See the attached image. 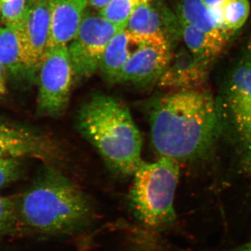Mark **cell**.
<instances>
[{
  "instance_id": "obj_1",
  "label": "cell",
  "mask_w": 251,
  "mask_h": 251,
  "mask_svg": "<svg viewBox=\"0 0 251 251\" xmlns=\"http://www.w3.org/2000/svg\"><path fill=\"white\" fill-rule=\"evenodd\" d=\"M149 120L156 152L179 162L205 153L215 141L220 126L215 100L202 89L158 96L150 104Z\"/></svg>"
},
{
  "instance_id": "obj_2",
  "label": "cell",
  "mask_w": 251,
  "mask_h": 251,
  "mask_svg": "<svg viewBox=\"0 0 251 251\" xmlns=\"http://www.w3.org/2000/svg\"><path fill=\"white\" fill-rule=\"evenodd\" d=\"M75 123L110 171L122 176L134 174L143 162V138L125 103L111 96L95 94L79 109Z\"/></svg>"
},
{
  "instance_id": "obj_3",
  "label": "cell",
  "mask_w": 251,
  "mask_h": 251,
  "mask_svg": "<svg viewBox=\"0 0 251 251\" xmlns=\"http://www.w3.org/2000/svg\"><path fill=\"white\" fill-rule=\"evenodd\" d=\"M15 202L18 228L39 233L72 228L87 217L91 209L85 193L52 167L39 174Z\"/></svg>"
},
{
  "instance_id": "obj_4",
  "label": "cell",
  "mask_w": 251,
  "mask_h": 251,
  "mask_svg": "<svg viewBox=\"0 0 251 251\" xmlns=\"http://www.w3.org/2000/svg\"><path fill=\"white\" fill-rule=\"evenodd\" d=\"M180 175L179 162L160 157L142 162L133 176L130 202L138 218L151 227L171 224L175 219L174 198Z\"/></svg>"
},
{
  "instance_id": "obj_5",
  "label": "cell",
  "mask_w": 251,
  "mask_h": 251,
  "mask_svg": "<svg viewBox=\"0 0 251 251\" xmlns=\"http://www.w3.org/2000/svg\"><path fill=\"white\" fill-rule=\"evenodd\" d=\"M37 113L57 117L67 110L74 83L72 60L67 46L46 50L36 72Z\"/></svg>"
},
{
  "instance_id": "obj_6",
  "label": "cell",
  "mask_w": 251,
  "mask_h": 251,
  "mask_svg": "<svg viewBox=\"0 0 251 251\" xmlns=\"http://www.w3.org/2000/svg\"><path fill=\"white\" fill-rule=\"evenodd\" d=\"M125 29L108 22L100 14L85 13L76 36L68 47L75 82L89 78L99 70L108 43Z\"/></svg>"
},
{
  "instance_id": "obj_7",
  "label": "cell",
  "mask_w": 251,
  "mask_h": 251,
  "mask_svg": "<svg viewBox=\"0 0 251 251\" xmlns=\"http://www.w3.org/2000/svg\"><path fill=\"white\" fill-rule=\"evenodd\" d=\"M50 22V0H27L22 18L15 27L29 81H36L38 68L47 50Z\"/></svg>"
},
{
  "instance_id": "obj_8",
  "label": "cell",
  "mask_w": 251,
  "mask_h": 251,
  "mask_svg": "<svg viewBox=\"0 0 251 251\" xmlns=\"http://www.w3.org/2000/svg\"><path fill=\"white\" fill-rule=\"evenodd\" d=\"M126 27L146 42L167 44L173 49L181 37L179 18L159 0L137 5Z\"/></svg>"
},
{
  "instance_id": "obj_9",
  "label": "cell",
  "mask_w": 251,
  "mask_h": 251,
  "mask_svg": "<svg viewBox=\"0 0 251 251\" xmlns=\"http://www.w3.org/2000/svg\"><path fill=\"white\" fill-rule=\"evenodd\" d=\"M36 158L53 163L62 151L50 135L24 126L0 121V157Z\"/></svg>"
},
{
  "instance_id": "obj_10",
  "label": "cell",
  "mask_w": 251,
  "mask_h": 251,
  "mask_svg": "<svg viewBox=\"0 0 251 251\" xmlns=\"http://www.w3.org/2000/svg\"><path fill=\"white\" fill-rule=\"evenodd\" d=\"M212 62L181 48L172 55L157 85L168 92L201 90L209 78Z\"/></svg>"
},
{
  "instance_id": "obj_11",
  "label": "cell",
  "mask_w": 251,
  "mask_h": 251,
  "mask_svg": "<svg viewBox=\"0 0 251 251\" xmlns=\"http://www.w3.org/2000/svg\"><path fill=\"white\" fill-rule=\"evenodd\" d=\"M167 44L146 42L126 63L117 83L146 87L158 83L173 54Z\"/></svg>"
},
{
  "instance_id": "obj_12",
  "label": "cell",
  "mask_w": 251,
  "mask_h": 251,
  "mask_svg": "<svg viewBox=\"0 0 251 251\" xmlns=\"http://www.w3.org/2000/svg\"><path fill=\"white\" fill-rule=\"evenodd\" d=\"M227 102L236 130L247 140L251 135V50L231 74Z\"/></svg>"
},
{
  "instance_id": "obj_13",
  "label": "cell",
  "mask_w": 251,
  "mask_h": 251,
  "mask_svg": "<svg viewBox=\"0 0 251 251\" xmlns=\"http://www.w3.org/2000/svg\"><path fill=\"white\" fill-rule=\"evenodd\" d=\"M50 2L51 22L48 49L67 46L74 40L85 15L88 0H50Z\"/></svg>"
},
{
  "instance_id": "obj_14",
  "label": "cell",
  "mask_w": 251,
  "mask_h": 251,
  "mask_svg": "<svg viewBox=\"0 0 251 251\" xmlns=\"http://www.w3.org/2000/svg\"><path fill=\"white\" fill-rule=\"evenodd\" d=\"M145 41L128 29L117 33L104 50L99 70L110 83H117L122 69L128 59L143 47Z\"/></svg>"
},
{
  "instance_id": "obj_15",
  "label": "cell",
  "mask_w": 251,
  "mask_h": 251,
  "mask_svg": "<svg viewBox=\"0 0 251 251\" xmlns=\"http://www.w3.org/2000/svg\"><path fill=\"white\" fill-rule=\"evenodd\" d=\"M217 10L208 7L202 0H181L176 9V16L181 22L206 33L229 37V32L223 26Z\"/></svg>"
},
{
  "instance_id": "obj_16",
  "label": "cell",
  "mask_w": 251,
  "mask_h": 251,
  "mask_svg": "<svg viewBox=\"0 0 251 251\" xmlns=\"http://www.w3.org/2000/svg\"><path fill=\"white\" fill-rule=\"evenodd\" d=\"M180 23L181 37L186 49L198 57L214 62L227 45L229 37L213 35L188 23L181 21Z\"/></svg>"
},
{
  "instance_id": "obj_17",
  "label": "cell",
  "mask_w": 251,
  "mask_h": 251,
  "mask_svg": "<svg viewBox=\"0 0 251 251\" xmlns=\"http://www.w3.org/2000/svg\"><path fill=\"white\" fill-rule=\"evenodd\" d=\"M0 64L6 74L29 80L23 63L18 31L14 26L0 27Z\"/></svg>"
},
{
  "instance_id": "obj_18",
  "label": "cell",
  "mask_w": 251,
  "mask_h": 251,
  "mask_svg": "<svg viewBox=\"0 0 251 251\" xmlns=\"http://www.w3.org/2000/svg\"><path fill=\"white\" fill-rule=\"evenodd\" d=\"M219 10L221 23L228 32L240 29L251 11L249 0H227Z\"/></svg>"
},
{
  "instance_id": "obj_19",
  "label": "cell",
  "mask_w": 251,
  "mask_h": 251,
  "mask_svg": "<svg viewBox=\"0 0 251 251\" xmlns=\"http://www.w3.org/2000/svg\"><path fill=\"white\" fill-rule=\"evenodd\" d=\"M146 0H112L100 10V14L108 22L126 28L137 5Z\"/></svg>"
},
{
  "instance_id": "obj_20",
  "label": "cell",
  "mask_w": 251,
  "mask_h": 251,
  "mask_svg": "<svg viewBox=\"0 0 251 251\" xmlns=\"http://www.w3.org/2000/svg\"><path fill=\"white\" fill-rule=\"evenodd\" d=\"M18 228L14 198L0 196V237Z\"/></svg>"
},
{
  "instance_id": "obj_21",
  "label": "cell",
  "mask_w": 251,
  "mask_h": 251,
  "mask_svg": "<svg viewBox=\"0 0 251 251\" xmlns=\"http://www.w3.org/2000/svg\"><path fill=\"white\" fill-rule=\"evenodd\" d=\"M26 0H0V18L4 25H17L22 18Z\"/></svg>"
},
{
  "instance_id": "obj_22",
  "label": "cell",
  "mask_w": 251,
  "mask_h": 251,
  "mask_svg": "<svg viewBox=\"0 0 251 251\" xmlns=\"http://www.w3.org/2000/svg\"><path fill=\"white\" fill-rule=\"evenodd\" d=\"M20 158L0 157V188L17 179L21 173Z\"/></svg>"
},
{
  "instance_id": "obj_23",
  "label": "cell",
  "mask_w": 251,
  "mask_h": 251,
  "mask_svg": "<svg viewBox=\"0 0 251 251\" xmlns=\"http://www.w3.org/2000/svg\"><path fill=\"white\" fill-rule=\"evenodd\" d=\"M243 163L246 171L251 175V135L246 140V151Z\"/></svg>"
},
{
  "instance_id": "obj_24",
  "label": "cell",
  "mask_w": 251,
  "mask_h": 251,
  "mask_svg": "<svg viewBox=\"0 0 251 251\" xmlns=\"http://www.w3.org/2000/svg\"><path fill=\"white\" fill-rule=\"evenodd\" d=\"M6 74L4 68L0 64V97L5 95L7 91Z\"/></svg>"
},
{
  "instance_id": "obj_25",
  "label": "cell",
  "mask_w": 251,
  "mask_h": 251,
  "mask_svg": "<svg viewBox=\"0 0 251 251\" xmlns=\"http://www.w3.org/2000/svg\"><path fill=\"white\" fill-rule=\"evenodd\" d=\"M211 9H219L227 1V0H202Z\"/></svg>"
},
{
  "instance_id": "obj_26",
  "label": "cell",
  "mask_w": 251,
  "mask_h": 251,
  "mask_svg": "<svg viewBox=\"0 0 251 251\" xmlns=\"http://www.w3.org/2000/svg\"><path fill=\"white\" fill-rule=\"evenodd\" d=\"M112 0H88L89 3L96 9H101Z\"/></svg>"
},
{
  "instance_id": "obj_27",
  "label": "cell",
  "mask_w": 251,
  "mask_h": 251,
  "mask_svg": "<svg viewBox=\"0 0 251 251\" xmlns=\"http://www.w3.org/2000/svg\"><path fill=\"white\" fill-rule=\"evenodd\" d=\"M229 251H251V240L250 242L246 243L244 245L239 246V247Z\"/></svg>"
},
{
  "instance_id": "obj_28",
  "label": "cell",
  "mask_w": 251,
  "mask_h": 251,
  "mask_svg": "<svg viewBox=\"0 0 251 251\" xmlns=\"http://www.w3.org/2000/svg\"><path fill=\"white\" fill-rule=\"evenodd\" d=\"M147 1H152V0H147Z\"/></svg>"
},
{
  "instance_id": "obj_29",
  "label": "cell",
  "mask_w": 251,
  "mask_h": 251,
  "mask_svg": "<svg viewBox=\"0 0 251 251\" xmlns=\"http://www.w3.org/2000/svg\"><path fill=\"white\" fill-rule=\"evenodd\" d=\"M146 1H147V0H146Z\"/></svg>"
}]
</instances>
